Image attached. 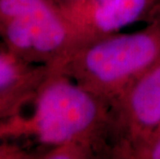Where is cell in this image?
I'll return each mask as SVG.
<instances>
[{"mask_svg":"<svg viewBox=\"0 0 160 159\" xmlns=\"http://www.w3.org/2000/svg\"><path fill=\"white\" fill-rule=\"evenodd\" d=\"M31 103L29 116L18 114L0 121V142L27 138L47 148L79 142L110 158L111 106L105 100L51 67Z\"/></svg>","mask_w":160,"mask_h":159,"instance_id":"cell-1","label":"cell"},{"mask_svg":"<svg viewBox=\"0 0 160 159\" xmlns=\"http://www.w3.org/2000/svg\"><path fill=\"white\" fill-rule=\"evenodd\" d=\"M160 59V19L131 33L117 32L83 43L56 70L111 103Z\"/></svg>","mask_w":160,"mask_h":159,"instance_id":"cell-2","label":"cell"},{"mask_svg":"<svg viewBox=\"0 0 160 159\" xmlns=\"http://www.w3.org/2000/svg\"><path fill=\"white\" fill-rule=\"evenodd\" d=\"M0 39L25 62L52 68L88 42L51 0H0Z\"/></svg>","mask_w":160,"mask_h":159,"instance_id":"cell-3","label":"cell"},{"mask_svg":"<svg viewBox=\"0 0 160 159\" xmlns=\"http://www.w3.org/2000/svg\"><path fill=\"white\" fill-rule=\"evenodd\" d=\"M160 124V59L111 103L110 158L125 159Z\"/></svg>","mask_w":160,"mask_h":159,"instance_id":"cell-4","label":"cell"},{"mask_svg":"<svg viewBox=\"0 0 160 159\" xmlns=\"http://www.w3.org/2000/svg\"><path fill=\"white\" fill-rule=\"evenodd\" d=\"M160 0H79L60 11L86 40L121 32L138 22L147 23Z\"/></svg>","mask_w":160,"mask_h":159,"instance_id":"cell-5","label":"cell"},{"mask_svg":"<svg viewBox=\"0 0 160 159\" xmlns=\"http://www.w3.org/2000/svg\"><path fill=\"white\" fill-rule=\"evenodd\" d=\"M50 69L51 66L27 63L5 49L0 51V91L45 77Z\"/></svg>","mask_w":160,"mask_h":159,"instance_id":"cell-6","label":"cell"},{"mask_svg":"<svg viewBox=\"0 0 160 159\" xmlns=\"http://www.w3.org/2000/svg\"><path fill=\"white\" fill-rule=\"evenodd\" d=\"M45 77L46 76L0 91V121L21 114L25 106L32 102L37 88Z\"/></svg>","mask_w":160,"mask_h":159,"instance_id":"cell-7","label":"cell"},{"mask_svg":"<svg viewBox=\"0 0 160 159\" xmlns=\"http://www.w3.org/2000/svg\"><path fill=\"white\" fill-rule=\"evenodd\" d=\"M36 158L42 159H97L100 153L94 146L79 142H69L47 148L36 153Z\"/></svg>","mask_w":160,"mask_h":159,"instance_id":"cell-8","label":"cell"},{"mask_svg":"<svg viewBox=\"0 0 160 159\" xmlns=\"http://www.w3.org/2000/svg\"><path fill=\"white\" fill-rule=\"evenodd\" d=\"M125 159H160V124L132 148Z\"/></svg>","mask_w":160,"mask_h":159,"instance_id":"cell-9","label":"cell"},{"mask_svg":"<svg viewBox=\"0 0 160 159\" xmlns=\"http://www.w3.org/2000/svg\"><path fill=\"white\" fill-rule=\"evenodd\" d=\"M51 1L53 3H55L59 8H61V7H64V6H66L68 4H71V3H73V2L79 1V0H51Z\"/></svg>","mask_w":160,"mask_h":159,"instance_id":"cell-10","label":"cell"},{"mask_svg":"<svg viewBox=\"0 0 160 159\" xmlns=\"http://www.w3.org/2000/svg\"><path fill=\"white\" fill-rule=\"evenodd\" d=\"M154 19H160V3L157 6H156L154 11H153L152 15H151V17H150V19H149V21H151V20H154Z\"/></svg>","mask_w":160,"mask_h":159,"instance_id":"cell-11","label":"cell"}]
</instances>
